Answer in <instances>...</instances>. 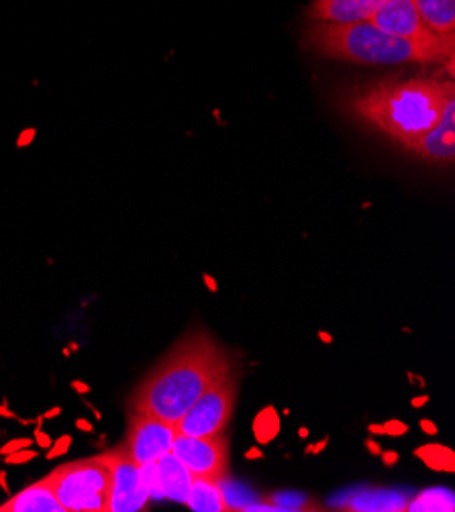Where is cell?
<instances>
[{"instance_id": "obj_1", "label": "cell", "mask_w": 455, "mask_h": 512, "mask_svg": "<svg viewBox=\"0 0 455 512\" xmlns=\"http://www.w3.org/2000/svg\"><path fill=\"white\" fill-rule=\"evenodd\" d=\"M227 372V353L207 333H190L135 388L133 413L176 425L209 384Z\"/></svg>"}, {"instance_id": "obj_2", "label": "cell", "mask_w": 455, "mask_h": 512, "mask_svg": "<svg viewBox=\"0 0 455 512\" xmlns=\"http://www.w3.org/2000/svg\"><path fill=\"white\" fill-rule=\"evenodd\" d=\"M453 96V82L445 80H384L347 96V111L390 141L411 149L437 123Z\"/></svg>"}, {"instance_id": "obj_3", "label": "cell", "mask_w": 455, "mask_h": 512, "mask_svg": "<svg viewBox=\"0 0 455 512\" xmlns=\"http://www.w3.org/2000/svg\"><path fill=\"white\" fill-rule=\"evenodd\" d=\"M309 45L321 56L366 66H400L433 64L453 58V35L435 39H402L376 27L372 21L362 23H313L307 31Z\"/></svg>"}, {"instance_id": "obj_4", "label": "cell", "mask_w": 455, "mask_h": 512, "mask_svg": "<svg viewBox=\"0 0 455 512\" xmlns=\"http://www.w3.org/2000/svg\"><path fill=\"white\" fill-rule=\"evenodd\" d=\"M45 478L66 512H109L111 470L103 455L64 464Z\"/></svg>"}, {"instance_id": "obj_5", "label": "cell", "mask_w": 455, "mask_h": 512, "mask_svg": "<svg viewBox=\"0 0 455 512\" xmlns=\"http://www.w3.org/2000/svg\"><path fill=\"white\" fill-rule=\"evenodd\" d=\"M237 394V380L231 372L221 374L209 384L196 402L176 423V431L188 437H211L225 431L231 421Z\"/></svg>"}, {"instance_id": "obj_6", "label": "cell", "mask_w": 455, "mask_h": 512, "mask_svg": "<svg viewBox=\"0 0 455 512\" xmlns=\"http://www.w3.org/2000/svg\"><path fill=\"white\" fill-rule=\"evenodd\" d=\"M172 453L192 478L219 482L229 470V443L219 435L188 437L176 431Z\"/></svg>"}, {"instance_id": "obj_7", "label": "cell", "mask_w": 455, "mask_h": 512, "mask_svg": "<svg viewBox=\"0 0 455 512\" xmlns=\"http://www.w3.org/2000/svg\"><path fill=\"white\" fill-rule=\"evenodd\" d=\"M111 470V496L109 512H135L141 510L149 498L143 468L137 466L125 445L103 455Z\"/></svg>"}, {"instance_id": "obj_8", "label": "cell", "mask_w": 455, "mask_h": 512, "mask_svg": "<svg viewBox=\"0 0 455 512\" xmlns=\"http://www.w3.org/2000/svg\"><path fill=\"white\" fill-rule=\"evenodd\" d=\"M176 437V425L154 415L133 413L129 425V437L125 449L129 451L131 459L141 466H156L158 459L172 451V443Z\"/></svg>"}, {"instance_id": "obj_9", "label": "cell", "mask_w": 455, "mask_h": 512, "mask_svg": "<svg viewBox=\"0 0 455 512\" xmlns=\"http://www.w3.org/2000/svg\"><path fill=\"white\" fill-rule=\"evenodd\" d=\"M372 23L382 31L402 39L425 41L439 37L423 23L413 0H386L372 17Z\"/></svg>"}, {"instance_id": "obj_10", "label": "cell", "mask_w": 455, "mask_h": 512, "mask_svg": "<svg viewBox=\"0 0 455 512\" xmlns=\"http://www.w3.org/2000/svg\"><path fill=\"white\" fill-rule=\"evenodd\" d=\"M415 156L433 164H451L455 158V96L437 119V123L409 149Z\"/></svg>"}, {"instance_id": "obj_11", "label": "cell", "mask_w": 455, "mask_h": 512, "mask_svg": "<svg viewBox=\"0 0 455 512\" xmlns=\"http://www.w3.org/2000/svg\"><path fill=\"white\" fill-rule=\"evenodd\" d=\"M386 0H313L309 17L317 23H362L372 21Z\"/></svg>"}, {"instance_id": "obj_12", "label": "cell", "mask_w": 455, "mask_h": 512, "mask_svg": "<svg viewBox=\"0 0 455 512\" xmlns=\"http://www.w3.org/2000/svg\"><path fill=\"white\" fill-rule=\"evenodd\" d=\"M0 512H66L60 504L52 484L47 478L25 488L5 504H0Z\"/></svg>"}, {"instance_id": "obj_13", "label": "cell", "mask_w": 455, "mask_h": 512, "mask_svg": "<svg viewBox=\"0 0 455 512\" xmlns=\"http://www.w3.org/2000/svg\"><path fill=\"white\" fill-rule=\"evenodd\" d=\"M158 466V480L162 484V490L168 498L178 500V502H186L190 486H192V476L190 472L180 464V459L170 451L168 455H164L162 459L156 462Z\"/></svg>"}, {"instance_id": "obj_14", "label": "cell", "mask_w": 455, "mask_h": 512, "mask_svg": "<svg viewBox=\"0 0 455 512\" xmlns=\"http://www.w3.org/2000/svg\"><path fill=\"white\" fill-rule=\"evenodd\" d=\"M423 23L437 35L455 33V0H413Z\"/></svg>"}, {"instance_id": "obj_15", "label": "cell", "mask_w": 455, "mask_h": 512, "mask_svg": "<svg viewBox=\"0 0 455 512\" xmlns=\"http://www.w3.org/2000/svg\"><path fill=\"white\" fill-rule=\"evenodd\" d=\"M186 504L194 512H225V510H231L229 504L225 502L217 482L202 480V478L192 480Z\"/></svg>"}, {"instance_id": "obj_16", "label": "cell", "mask_w": 455, "mask_h": 512, "mask_svg": "<svg viewBox=\"0 0 455 512\" xmlns=\"http://www.w3.org/2000/svg\"><path fill=\"white\" fill-rule=\"evenodd\" d=\"M417 455L433 470H453V453L443 445H427L417 449Z\"/></svg>"}, {"instance_id": "obj_17", "label": "cell", "mask_w": 455, "mask_h": 512, "mask_svg": "<svg viewBox=\"0 0 455 512\" xmlns=\"http://www.w3.org/2000/svg\"><path fill=\"white\" fill-rule=\"evenodd\" d=\"M409 510H453V502L447 500L443 502V498L439 500H433V492L431 494H423L419 496Z\"/></svg>"}, {"instance_id": "obj_18", "label": "cell", "mask_w": 455, "mask_h": 512, "mask_svg": "<svg viewBox=\"0 0 455 512\" xmlns=\"http://www.w3.org/2000/svg\"><path fill=\"white\" fill-rule=\"evenodd\" d=\"M382 429H384V433H386V435H404V433L409 431V427L404 425V423H400V421H392V423H386Z\"/></svg>"}, {"instance_id": "obj_19", "label": "cell", "mask_w": 455, "mask_h": 512, "mask_svg": "<svg viewBox=\"0 0 455 512\" xmlns=\"http://www.w3.org/2000/svg\"><path fill=\"white\" fill-rule=\"evenodd\" d=\"M35 457V453L33 451H25V453H9V457H7V464H23V462H29V459H33Z\"/></svg>"}, {"instance_id": "obj_20", "label": "cell", "mask_w": 455, "mask_h": 512, "mask_svg": "<svg viewBox=\"0 0 455 512\" xmlns=\"http://www.w3.org/2000/svg\"><path fill=\"white\" fill-rule=\"evenodd\" d=\"M70 443H72V439L70 437H62V439H58V445L49 451V459L52 457H58V455H62V453H66L68 451V447H70Z\"/></svg>"}, {"instance_id": "obj_21", "label": "cell", "mask_w": 455, "mask_h": 512, "mask_svg": "<svg viewBox=\"0 0 455 512\" xmlns=\"http://www.w3.org/2000/svg\"><path fill=\"white\" fill-rule=\"evenodd\" d=\"M31 445V441L29 439H15V441H11V445H7V447H3V453H13V451H19V449H23V447H29Z\"/></svg>"}, {"instance_id": "obj_22", "label": "cell", "mask_w": 455, "mask_h": 512, "mask_svg": "<svg viewBox=\"0 0 455 512\" xmlns=\"http://www.w3.org/2000/svg\"><path fill=\"white\" fill-rule=\"evenodd\" d=\"M421 427H423V431H425V433H431V435H435V433H437L435 425H433V423H429V421H421Z\"/></svg>"}, {"instance_id": "obj_23", "label": "cell", "mask_w": 455, "mask_h": 512, "mask_svg": "<svg viewBox=\"0 0 455 512\" xmlns=\"http://www.w3.org/2000/svg\"><path fill=\"white\" fill-rule=\"evenodd\" d=\"M37 441H39L41 447H49V443H52V439H49V437L43 435V433H37Z\"/></svg>"}, {"instance_id": "obj_24", "label": "cell", "mask_w": 455, "mask_h": 512, "mask_svg": "<svg viewBox=\"0 0 455 512\" xmlns=\"http://www.w3.org/2000/svg\"><path fill=\"white\" fill-rule=\"evenodd\" d=\"M384 457H386V466L396 464V459H398V455H396V453H384Z\"/></svg>"}, {"instance_id": "obj_25", "label": "cell", "mask_w": 455, "mask_h": 512, "mask_svg": "<svg viewBox=\"0 0 455 512\" xmlns=\"http://www.w3.org/2000/svg\"><path fill=\"white\" fill-rule=\"evenodd\" d=\"M368 447H370V451H372V453H382L380 445H374V441H368Z\"/></svg>"}, {"instance_id": "obj_26", "label": "cell", "mask_w": 455, "mask_h": 512, "mask_svg": "<svg viewBox=\"0 0 455 512\" xmlns=\"http://www.w3.org/2000/svg\"><path fill=\"white\" fill-rule=\"evenodd\" d=\"M427 400H429L427 396H421V398H415V400H413V404H415V406H421V404H425Z\"/></svg>"}, {"instance_id": "obj_27", "label": "cell", "mask_w": 455, "mask_h": 512, "mask_svg": "<svg viewBox=\"0 0 455 512\" xmlns=\"http://www.w3.org/2000/svg\"><path fill=\"white\" fill-rule=\"evenodd\" d=\"M321 339L327 341V343H331V335H327V333H321Z\"/></svg>"}]
</instances>
